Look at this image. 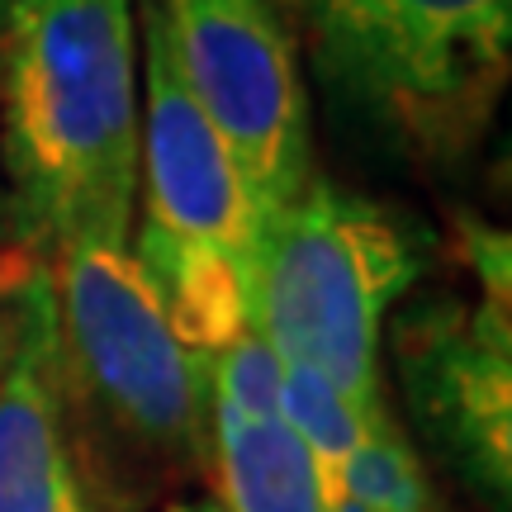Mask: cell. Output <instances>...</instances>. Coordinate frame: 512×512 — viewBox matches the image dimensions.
<instances>
[{
	"label": "cell",
	"instance_id": "1",
	"mask_svg": "<svg viewBox=\"0 0 512 512\" xmlns=\"http://www.w3.org/2000/svg\"><path fill=\"white\" fill-rule=\"evenodd\" d=\"M138 128V0H0V166L34 256L128 247Z\"/></svg>",
	"mask_w": 512,
	"mask_h": 512
},
{
	"label": "cell",
	"instance_id": "2",
	"mask_svg": "<svg viewBox=\"0 0 512 512\" xmlns=\"http://www.w3.org/2000/svg\"><path fill=\"white\" fill-rule=\"evenodd\" d=\"M337 110L427 162L479 143L512 72V0H271Z\"/></svg>",
	"mask_w": 512,
	"mask_h": 512
},
{
	"label": "cell",
	"instance_id": "3",
	"mask_svg": "<svg viewBox=\"0 0 512 512\" xmlns=\"http://www.w3.org/2000/svg\"><path fill=\"white\" fill-rule=\"evenodd\" d=\"M143 128L128 252L166 318L204 356L247 332L261 219L219 133L200 114L166 43L157 0L143 5Z\"/></svg>",
	"mask_w": 512,
	"mask_h": 512
},
{
	"label": "cell",
	"instance_id": "4",
	"mask_svg": "<svg viewBox=\"0 0 512 512\" xmlns=\"http://www.w3.org/2000/svg\"><path fill=\"white\" fill-rule=\"evenodd\" d=\"M422 275V238L394 209L313 176L261 219L247 323L285 366H309L366 418H384L380 332Z\"/></svg>",
	"mask_w": 512,
	"mask_h": 512
},
{
	"label": "cell",
	"instance_id": "5",
	"mask_svg": "<svg viewBox=\"0 0 512 512\" xmlns=\"http://www.w3.org/2000/svg\"><path fill=\"white\" fill-rule=\"evenodd\" d=\"M62 366L91 441L162 470H209V361L166 318L128 247L48 256Z\"/></svg>",
	"mask_w": 512,
	"mask_h": 512
},
{
	"label": "cell",
	"instance_id": "6",
	"mask_svg": "<svg viewBox=\"0 0 512 512\" xmlns=\"http://www.w3.org/2000/svg\"><path fill=\"white\" fill-rule=\"evenodd\" d=\"M475 299L403 313L399 370L422 432L494 512L512 508V242L465 219Z\"/></svg>",
	"mask_w": 512,
	"mask_h": 512
},
{
	"label": "cell",
	"instance_id": "7",
	"mask_svg": "<svg viewBox=\"0 0 512 512\" xmlns=\"http://www.w3.org/2000/svg\"><path fill=\"white\" fill-rule=\"evenodd\" d=\"M157 10L185 86L228 147L256 219H271L313 181L309 91L285 19L271 0H157Z\"/></svg>",
	"mask_w": 512,
	"mask_h": 512
},
{
	"label": "cell",
	"instance_id": "8",
	"mask_svg": "<svg viewBox=\"0 0 512 512\" xmlns=\"http://www.w3.org/2000/svg\"><path fill=\"white\" fill-rule=\"evenodd\" d=\"M0 512H119L114 479L72 403L53 266L38 256L0 375Z\"/></svg>",
	"mask_w": 512,
	"mask_h": 512
},
{
	"label": "cell",
	"instance_id": "9",
	"mask_svg": "<svg viewBox=\"0 0 512 512\" xmlns=\"http://www.w3.org/2000/svg\"><path fill=\"white\" fill-rule=\"evenodd\" d=\"M209 470L228 512H323L328 479L285 413H242L209 399Z\"/></svg>",
	"mask_w": 512,
	"mask_h": 512
},
{
	"label": "cell",
	"instance_id": "10",
	"mask_svg": "<svg viewBox=\"0 0 512 512\" xmlns=\"http://www.w3.org/2000/svg\"><path fill=\"white\" fill-rule=\"evenodd\" d=\"M332 494L361 503L366 512H437V494L394 413L366 427V437L356 441V451L332 479Z\"/></svg>",
	"mask_w": 512,
	"mask_h": 512
},
{
	"label": "cell",
	"instance_id": "11",
	"mask_svg": "<svg viewBox=\"0 0 512 512\" xmlns=\"http://www.w3.org/2000/svg\"><path fill=\"white\" fill-rule=\"evenodd\" d=\"M280 413H285L294 437L309 446V456L318 460V470L328 479V494H332L337 470H342V460L356 451V441L366 437L370 422H380V418H366L361 408H351V403L309 366H285V375H280ZM384 418H389V413H384Z\"/></svg>",
	"mask_w": 512,
	"mask_h": 512
},
{
	"label": "cell",
	"instance_id": "12",
	"mask_svg": "<svg viewBox=\"0 0 512 512\" xmlns=\"http://www.w3.org/2000/svg\"><path fill=\"white\" fill-rule=\"evenodd\" d=\"M38 256H10L0 252V375H5V361H10V347H15L19 332V294H24V280L34 271Z\"/></svg>",
	"mask_w": 512,
	"mask_h": 512
},
{
	"label": "cell",
	"instance_id": "13",
	"mask_svg": "<svg viewBox=\"0 0 512 512\" xmlns=\"http://www.w3.org/2000/svg\"><path fill=\"white\" fill-rule=\"evenodd\" d=\"M171 512H228V508H223L214 494H204V498H185V503H176Z\"/></svg>",
	"mask_w": 512,
	"mask_h": 512
},
{
	"label": "cell",
	"instance_id": "14",
	"mask_svg": "<svg viewBox=\"0 0 512 512\" xmlns=\"http://www.w3.org/2000/svg\"><path fill=\"white\" fill-rule=\"evenodd\" d=\"M323 512H366L361 503H351V498H342V494H332L328 503H323Z\"/></svg>",
	"mask_w": 512,
	"mask_h": 512
}]
</instances>
